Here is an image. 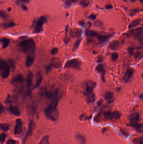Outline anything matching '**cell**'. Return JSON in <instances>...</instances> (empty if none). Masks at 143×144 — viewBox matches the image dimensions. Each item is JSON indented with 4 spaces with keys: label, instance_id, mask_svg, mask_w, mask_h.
I'll return each instance as SVG.
<instances>
[{
    "label": "cell",
    "instance_id": "6da1fadb",
    "mask_svg": "<svg viewBox=\"0 0 143 144\" xmlns=\"http://www.w3.org/2000/svg\"><path fill=\"white\" fill-rule=\"evenodd\" d=\"M18 46L20 50L23 53L32 54L35 49V43L33 39H27L21 42Z\"/></svg>",
    "mask_w": 143,
    "mask_h": 144
},
{
    "label": "cell",
    "instance_id": "7a4b0ae2",
    "mask_svg": "<svg viewBox=\"0 0 143 144\" xmlns=\"http://www.w3.org/2000/svg\"><path fill=\"white\" fill-rule=\"evenodd\" d=\"M45 114L47 118L53 121H57L59 117V112L57 107L47 106L45 110Z\"/></svg>",
    "mask_w": 143,
    "mask_h": 144
},
{
    "label": "cell",
    "instance_id": "3957f363",
    "mask_svg": "<svg viewBox=\"0 0 143 144\" xmlns=\"http://www.w3.org/2000/svg\"><path fill=\"white\" fill-rule=\"evenodd\" d=\"M0 70L1 77L3 79H7L9 77L10 72V67L9 63L5 61L1 60L0 62Z\"/></svg>",
    "mask_w": 143,
    "mask_h": 144
},
{
    "label": "cell",
    "instance_id": "277c9868",
    "mask_svg": "<svg viewBox=\"0 0 143 144\" xmlns=\"http://www.w3.org/2000/svg\"><path fill=\"white\" fill-rule=\"evenodd\" d=\"M82 62L77 59H73L67 61L65 64L64 67L67 69L73 68L77 70L80 69Z\"/></svg>",
    "mask_w": 143,
    "mask_h": 144
},
{
    "label": "cell",
    "instance_id": "5b68a950",
    "mask_svg": "<svg viewBox=\"0 0 143 144\" xmlns=\"http://www.w3.org/2000/svg\"><path fill=\"white\" fill-rule=\"evenodd\" d=\"M46 21L47 19L45 16H42L39 18L36 22L35 27L34 28L33 33H38L41 32L42 30V27Z\"/></svg>",
    "mask_w": 143,
    "mask_h": 144
},
{
    "label": "cell",
    "instance_id": "8992f818",
    "mask_svg": "<svg viewBox=\"0 0 143 144\" xmlns=\"http://www.w3.org/2000/svg\"><path fill=\"white\" fill-rule=\"evenodd\" d=\"M130 33L131 36L135 39L140 41L143 40V29L142 28H137L132 30Z\"/></svg>",
    "mask_w": 143,
    "mask_h": 144
},
{
    "label": "cell",
    "instance_id": "52a82bcc",
    "mask_svg": "<svg viewBox=\"0 0 143 144\" xmlns=\"http://www.w3.org/2000/svg\"><path fill=\"white\" fill-rule=\"evenodd\" d=\"M23 123L21 119H17L16 121V125L14 129V134L18 135L22 132Z\"/></svg>",
    "mask_w": 143,
    "mask_h": 144
},
{
    "label": "cell",
    "instance_id": "ba28073f",
    "mask_svg": "<svg viewBox=\"0 0 143 144\" xmlns=\"http://www.w3.org/2000/svg\"><path fill=\"white\" fill-rule=\"evenodd\" d=\"M129 119L131 125L133 126L135 125L138 124L140 120V114L137 113L132 114L129 116Z\"/></svg>",
    "mask_w": 143,
    "mask_h": 144
},
{
    "label": "cell",
    "instance_id": "9c48e42d",
    "mask_svg": "<svg viewBox=\"0 0 143 144\" xmlns=\"http://www.w3.org/2000/svg\"><path fill=\"white\" fill-rule=\"evenodd\" d=\"M134 73V70L133 68H129L126 71L125 75L123 77V80L126 82H127L129 81V80L132 77Z\"/></svg>",
    "mask_w": 143,
    "mask_h": 144
},
{
    "label": "cell",
    "instance_id": "30bf717a",
    "mask_svg": "<svg viewBox=\"0 0 143 144\" xmlns=\"http://www.w3.org/2000/svg\"><path fill=\"white\" fill-rule=\"evenodd\" d=\"M121 43L119 41H113L110 43L109 45V49L111 50H116L119 49Z\"/></svg>",
    "mask_w": 143,
    "mask_h": 144
},
{
    "label": "cell",
    "instance_id": "8fae6325",
    "mask_svg": "<svg viewBox=\"0 0 143 144\" xmlns=\"http://www.w3.org/2000/svg\"><path fill=\"white\" fill-rule=\"evenodd\" d=\"M24 77L22 75H18L15 76L12 79L11 83L13 84H20L24 81Z\"/></svg>",
    "mask_w": 143,
    "mask_h": 144
},
{
    "label": "cell",
    "instance_id": "7c38bea8",
    "mask_svg": "<svg viewBox=\"0 0 143 144\" xmlns=\"http://www.w3.org/2000/svg\"><path fill=\"white\" fill-rule=\"evenodd\" d=\"M104 99L108 103H111L114 100V96L113 94L111 91H107L104 94Z\"/></svg>",
    "mask_w": 143,
    "mask_h": 144
},
{
    "label": "cell",
    "instance_id": "4fadbf2b",
    "mask_svg": "<svg viewBox=\"0 0 143 144\" xmlns=\"http://www.w3.org/2000/svg\"><path fill=\"white\" fill-rule=\"evenodd\" d=\"M96 70L97 71L101 74L102 76V80L104 81V75L105 74L106 71L104 66L101 64H99L96 67Z\"/></svg>",
    "mask_w": 143,
    "mask_h": 144
},
{
    "label": "cell",
    "instance_id": "5bb4252c",
    "mask_svg": "<svg viewBox=\"0 0 143 144\" xmlns=\"http://www.w3.org/2000/svg\"><path fill=\"white\" fill-rule=\"evenodd\" d=\"M96 37L97 38L99 41L100 43H104L108 40L110 37L111 35H104V34H97Z\"/></svg>",
    "mask_w": 143,
    "mask_h": 144
},
{
    "label": "cell",
    "instance_id": "9a60e30c",
    "mask_svg": "<svg viewBox=\"0 0 143 144\" xmlns=\"http://www.w3.org/2000/svg\"><path fill=\"white\" fill-rule=\"evenodd\" d=\"M76 139L78 144H86V138L82 134H77Z\"/></svg>",
    "mask_w": 143,
    "mask_h": 144
},
{
    "label": "cell",
    "instance_id": "2e32d148",
    "mask_svg": "<svg viewBox=\"0 0 143 144\" xmlns=\"http://www.w3.org/2000/svg\"><path fill=\"white\" fill-rule=\"evenodd\" d=\"M33 78V74L31 72H29L27 73L26 78V82L27 84V87L28 89H29L32 85V81Z\"/></svg>",
    "mask_w": 143,
    "mask_h": 144
},
{
    "label": "cell",
    "instance_id": "e0dca14e",
    "mask_svg": "<svg viewBox=\"0 0 143 144\" xmlns=\"http://www.w3.org/2000/svg\"><path fill=\"white\" fill-rule=\"evenodd\" d=\"M35 60V58L32 54H30L27 56L26 61V65L28 67L31 66Z\"/></svg>",
    "mask_w": 143,
    "mask_h": 144
},
{
    "label": "cell",
    "instance_id": "ac0fdd59",
    "mask_svg": "<svg viewBox=\"0 0 143 144\" xmlns=\"http://www.w3.org/2000/svg\"><path fill=\"white\" fill-rule=\"evenodd\" d=\"M9 110L11 113L16 116H19L20 115V111L18 107L16 106H11Z\"/></svg>",
    "mask_w": 143,
    "mask_h": 144
},
{
    "label": "cell",
    "instance_id": "d6986e66",
    "mask_svg": "<svg viewBox=\"0 0 143 144\" xmlns=\"http://www.w3.org/2000/svg\"><path fill=\"white\" fill-rule=\"evenodd\" d=\"M141 22V20L140 19H137L136 20H134L128 26V28L129 29H131L135 27L136 26H138Z\"/></svg>",
    "mask_w": 143,
    "mask_h": 144
},
{
    "label": "cell",
    "instance_id": "ffe728a7",
    "mask_svg": "<svg viewBox=\"0 0 143 144\" xmlns=\"http://www.w3.org/2000/svg\"><path fill=\"white\" fill-rule=\"evenodd\" d=\"M35 127V124L33 121H30L29 123V129H28V132L26 135V138L27 136H29L30 135L32 134V131L34 130V128Z\"/></svg>",
    "mask_w": 143,
    "mask_h": 144
},
{
    "label": "cell",
    "instance_id": "44dd1931",
    "mask_svg": "<svg viewBox=\"0 0 143 144\" xmlns=\"http://www.w3.org/2000/svg\"><path fill=\"white\" fill-rule=\"evenodd\" d=\"M86 102L88 103H92L95 100V96L94 93L86 96Z\"/></svg>",
    "mask_w": 143,
    "mask_h": 144
},
{
    "label": "cell",
    "instance_id": "7402d4cb",
    "mask_svg": "<svg viewBox=\"0 0 143 144\" xmlns=\"http://www.w3.org/2000/svg\"><path fill=\"white\" fill-rule=\"evenodd\" d=\"M2 47L3 49H5L7 47L9 44V40L7 38H3L1 40Z\"/></svg>",
    "mask_w": 143,
    "mask_h": 144
},
{
    "label": "cell",
    "instance_id": "603a6c76",
    "mask_svg": "<svg viewBox=\"0 0 143 144\" xmlns=\"http://www.w3.org/2000/svg\"><path fill=\"white\" fill-rule=\"evenodd\" d=\"M39 144H50L49 136L46 135L43 136Z\"/></svg>",
    "mask_w": 143,
    "mask_h": 144
},
{
    "label": "cell",
    "instance_id": "cb8c5ba5",
    "mask_svg": "<svg viewBox=\"0 0 143 144\" xmlns=\"http://www.w3.org/2000/svg\"><path fill=\"white\" fill-rule=\"evenodd\" d=\"M132 142L134 144H143V136L135 138Z\"/></svg>",
    "mask_w": 143,
    "mask_h": 144
},
{
    "label": "cell",
    "instance_id": "d4e9b609",
    "mask_svg": "<svg viewBox=\"0 0 143 144\" xmlns=\"http://www.w3.org/2000/svg\"><path fill=\"white\" fill-rule=\"evenodd\" d=\"M72 36L74 37H78L81 35L82 33V30L79 29H74L72 30Z\"/></svg>",
    "mask_w": 143,
    "mask_h": 144
},
{
    "label": "cell",
    "instance_id": "484cf974",
    "mask_svg": "<svg viewBox=\"0 0 143 144\" xmlns=\"http://www.w3.org/2000/svg\"><path fill=\"white\" fill-rule=\"evenodd\" d=\"M15 25L14 22H8L4 23L2 24V26L4 28H9V27H12Z\"/></svg>",
    "mask_w": 143,
    "mask_h": 144
},
{
    "label": "cell",
    "instance_id": "4316f807",
    "mask_svg": "<svg viewBox=\"0 0 143 144\" xmlns=\"http://www.w3.org/2000/svg\"><path fill=\"white\" fill-rule=\"evenodd\" d=\"M86 34L90 37H96L98 33L95 31L88 30L86 31Z\"/></svg>",
    "mask_w": 143,
    "mask_h": 144
},
{
    "label": "cell",
    "instance_id": "83f0119b",
    "mask_svg": "<svg viewBox=\"0 0 143 144\" xmlns=\"http://www.w3.org/2000/svg\"><path fill=\"white\" fill-rule=\"evenodd\" d=\"M82 38H79L78 39L77 41H76L75 43H74V45H73V51H75L77 50L80 44L81 43V41H82Z\"/></svg>",
    "mask_w": 143,
    "mask_h": 144
},
{
    "label": "cell",
    "instance_id": "f1b7e54d",
    "mask_svg": "<svg viewBox=\"0 0 143 144\" xmlns=\"http://www.w3.org/2000/svg\"><path fill=\"white\" fill-rule=\"evenodd\" d=\"M113 119H115V120L119 119L121 116V114L118 111H114L113 112Z\"/></svg>",
    "mask_w": 143,
    "mask_h": 144
},
{
    "label": "cell",
    "instance_id": "f546056e",
    "mask_svg": "<svg viewBox=\"0 0 143 144\" xmlns=\"http://www.w3.org/2000/svg\"><path fill=\"white\" fill-rule=\"evenodd\" d=\"M42 76H39V77L37 78V80L36 81L35 84V88H38L40 85L42 83Z\"/></svg>",
    "mask_w": 143,
    "mask_h": 144
},
{
    "label": "cell",
    "instance_id": "4dcf8cb0",
    "mask_svg": "<svg viewBox=\"0 0 143 144\" xmlns=\"http://www.w3.org/2000/svg\"><path fill=\"white\" fill-rule=\"evenodd\" d=\"M1 129L3 131H8L9 129V125L7 124H1Z\"/></svg>",
    "mask_w": 143,
    "mask_h": 144
},
{
    "label": "cell",
    "instance_id": "1f68e13d",
    "mask_svg": "<svg viewBox=\"0 0 143 144\" xmlns=\"http://www.w3.org/2000/svg\"><path fill=\"white\" fill-rule=\"evenodd\" d=\"M1 17L3 19L6 20L9 17V16L6 12H5L4 11H1Z\"/></svg>",
    "mask_w": 143,
    "mask_h": 144
},
{
    "label": "cell",
    "instance_id": "d6a6232c",
    "mask_svg": "<svg viewBox=\"0 0 143 144\" xmlns=\"http://www.w3.org/2000/svg\"><path fill=\"white\" fill-rule=\"evenodd\" d=\"M119 57V54L117 53H113L111 55V58L113 61H115Z\"/></svg>",
    "mask_w": 143,
    "mask_h": 144
},
{
    "label": "cell",
    "instance_id": "836d02e7",
    "mask_svg": "<svg viewBox=\"0 0 143 144\" xmlns=\"http://www.w3.org/2000/svg\"><path fill=\"white\" fill-rule=\"evenodd\" d=\"M80 4L84 7H87L89 4L88 0H81Z\"/></svg>",
    "mask_w": 143,
    "mask_h": 144
},
{
    "label": "cell",
    "instance_id": "e575fe53",
    "mask_svg": "<svg viewBox=\"0 0 143 144\" xmlns=\"http://www.w3.org/2000/svg\"><path fill=\"white\" fill-rule=\"evenodd\" d=\"M29 2V0H17L16 1V4L18 5L23 4V3H28Z\"/></svg>",
    "mask_w": 143,
    "mask_h": 144
},
{
    "label": "cell",
    "instance_id": "d590c367",
    "mask_svg": "<svg viewBox=\"0 0 143 144\" xmlns=\"http://www.w3.org/2000/svg\"><path fill=\"white\" fill-rule=\"evenodd\" d=\"M8 62H9V63H9V65L10 66V67L12 68V69H14L15 65L14 61L11 60H8Z\"/></svg>",
    "mask_w": 143,
    "mask_h": 144
},
{
    "label": "cell",
    "instance_id": "8d00e7d4",
    "mask_svg": "<svg viewBox=\"0 0 143 144\" xmlns=\"http://www.w3.org/2000/svg\"><path fill=\"white\" fill-rule=\"evenodd\" d=\"M7 135L5 134L2 133L1 134V143H3L5 141Z\"/></svg>",
    "mask_w": 143,
    "mask_h": 144
},
{
    "label": "cell",
    "instance_id": "74e56055",
    "mask_svg": "<svg viewBox=\"0 0 143 144\" xmlns=\"http://www.w3.org/2000/svg\"><path fill=\"white\" fill-rule=\"evenodd\" d=\"M53 67V64H52V63L50 64L48 66H47V67L46 69V73H48L52 70Z\"/></svg>",
    "mask_w": 143,
    "mask_h": 144
},
{
    "label": "cell",
    "instance_id": "f35d334b",
    "mask_svg": "<svg viewBox=\"0 0 143 144\" xmlns=\"http://www.w3.org/2000/svg\"><path fill=\"white\" fill-rule=\"evenodd\" d=\"M58 51V48H53L51 51V54H52V55H54L55 54H56Z\"/></svg>",
    "mask_w": 143,
    "mask_h": 144
},
{
    "label": "cell",
    "instance_id": "ab89813d",
    "mask_svg": "<svg viewBox=\"0 0 143 144\" xmlns=\"http://www.w3.org/2000/svg\"><path fill=\"white\" fill-rule=\"evenodd\" d=\"M17 142L15 140H12V139H11V140H8L6 144H16Z\"/></svg>",
    "mask_w": 143,
    "mask_h": 144
},
{
    "label": "cell",
    "instance_id": "60d3db41",
    "mask_svg": "<svg viewBox=\"0 0 143 144\" xmlns=\"http://www.w3.org/2000/svg\"><path fill=\"white\" fill-rule=\"evenodd\" d=\"M96 15L94 14H91L89 16L88 18L91 20H94L96 19Z\"/></svg>",
    "mask_w": 143,
    "mask_h": 144
},
{
    "label": "cell",
    "instance_id": "b9f144b4",
    "mask_svg": "<svg viewBox=\"0 0 143 144\" xmlns=\"http://www.w3.org/2000/svg\"><path fill=\"white\" fill-rule=\"evenodd\" d=\"M138 12V10L136 9H133V10H131L130 11V14L131 16H133L135 14L137 13Z\"/></svg>",
    "mask_w": 143,
    "mask_h": 144
},
{
    "label": "cell",
    "instance_id": "7bdbcfd3",
    "mask_svg": "<svg viewBox=\"0 0 143 144\" xmlns=\"http://www.w3.org/2000/svg\"><path fill=\"white\" fill-rule=\"evenodd\" d=\"M105 8L107 9H110L113 8V6L111 5H108L106 6Z\"/></svg>",
    "mask_w": 143,
    "mask_h": 144
},
{
    "label": "cell",
    "instance_id": "ee69618b",
    "mask_svg": "<svg viewBox=\"0 0 143 144\" xmlns=\"http://www.w3.org/2000/svg\"><path fill=\"white\" fill-rule=\"evenodd\" d=\"M22 9L23 10H25V11L27 10V9H27V7H26V5L24 4L22 5Z\"/></svg>",
    "mask_w": 143,
    "mask_h": 144
},
{
    "label": "cell",
    "instance_id": "f6af8a7d",
    "mask_svg": "<svg viewBox=\"0 0 143 144\" xmlns=\"http://www.w3.org/2000/svg\"><path fill=\"white\" fill-rule=\"evenodd\" d=\"M71 2L73 3H75L77 2L78 0H69Z\"/></svg>",
    "mask_w": 143,
    "mask_h": 144
},
{
    "label": "cell",
    "instance_id": "bcb514c9",
    "mask_svg": "<svg viewBox=\"0 0 143 144\" xmlns=\"http://www.w3.org/2000/svg\"><path fill=\"white\" fill-rule=\"evenodd\" d=\"M3 107L2 105H1V113H2L3 110Z\"/></svg>",
    "mask_w": 143,
    "mask_h": 144
},
{
    "label": "cell",
    "instance_id": "7dc6e473",
    "mask_svg": "<svg viewBox=\"0 0 143 144\" xmlns=\"http://www.w3.org/2000/svg\"><path fill=\"white\" fill-rule=\"evenodd\" d=\"M139 97H140V98H141L143 101V94H141L140 95Z\"/></svg>",
    "mask_w": 143,
    "mask_h": 144
},
{
    "label": "cell",
    "instance_id": "c3c4849f",
    "mask_svg": "<svg viewBox=\"0 0 143 144\" xmlns=\"http://www.w3.org/2000/svg\"><path fill=\"white\" fill-rule=\"evenodd\" d=\"M140 1L141 2L143 3V0H140Z\"/></svg>",
    "mask_w": 143,
    "mask_h": 144
}]
</instances>
